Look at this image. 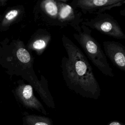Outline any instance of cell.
Listing matches in <instances>:
<instances>
[{"instance_id":"cell-1","label":"cell","mask_w":125,"mask_h":125,"mask_svg":"<svg viewBox=\"0 0 125 125\" xmlns=\"http://www.w3.org/2000/svg\"><path fill=\"white\" fill-rule=\"evenodd\" d=\"M62 43L67 57L61 60L63 79L67 87L83 98L98 99L101 90L87 58L68 37L63 35Z\"/></svg>"},{"instance_id":"cell-2","label":"cell","mask_w":125,"mask_h":125,"mask_svg":"<svg viewBox=\"0 0 125 125\" xmlns=\"http://www.w3.org/2000/svg\"><path fill=\"white\" fill-rule=\"evenodd\" d=\"M80 32L73 34V37L81 46L91 62L104 75L113 77L114 75L106 57L99 43L92 36V30L83 25Z\"/></svg>"},{"instance_id":"cell-3","label":"cell","mask_w":125,"mask_h":125,"mask_svg":"<svg viewBox=\"0 0 125 125\" xmlns=\"http://www.w3.org/2000/svg\"><path fill=\"white\" fill-rule=\"evenodd\" d=\"M81 25L115 39H125V34L118 21L107 13H103L92 19L83 20Z\"/></svg>"},{"instance_id":"cell-4","label":"cell","mask_w":125,"mask_h":125,"mask_svg":"<svg viewBox=\"0 0 125 125\" xmlns=\"http://www.w3.org/2000/svg\"><path fill=\"white\" fill-rule=\"evenodd\" d=\"M57 0H41L33 8V17L36 24L47 27H60L58 21Z\"/></svg>"},{"instance_id":"cell-5","label":"cell","mask_w":125,"mask_h":125,"mask_svg":"<svg viewBox=\"0 0 125 125\" xmlns=\"http://www.w3.org/2000/svg\"><path fill=\"white\" fill-rule=\"evenodd\" d=\"M125 0H73L69 4L82 13L98 15L123 5Z\"/></svg>"},{"instance_id":"cell-6","label":"cell","mask_w":125,"mask_h":125,"mask_svg":"<svg viewBox=\"0 0 125 125\" xmlns=\"http://www.w3.org/2000/svg\"><path fill=\"white\" fill-rule=\"evenodd\" d=\"M17 83L12 90L17 100L26 108L36 110L46 115L47 112L43 105L34 94L33 87L21 80L18 81Z\"/></svg>"},{"instance_id":"cell-7","label":"cell","mask_w":125,"mask_h":125,"mask_svg":"<svg viewBox=\"0 0 125 125\" xmlns=\"http://www.w3.org/2000/svg\"><path fill=\"white\" fill-rule=\"evenodd\" d=\"M59 7L58 21L61 28L70 25L78 33L81 30V25L83 21L82 13L67 3V0H57Z\"/></svg>"},{"instance_id":"cell-8","label":"cell","mask_w":125,"mask_h":125,"mask_svg":"<svg viewBox=\"0 0 125 125\" xmlns=\"http://www.w3.org/2000/svg\"><path fill=\"white\" fill-rule=\"evenodd\" d=\"M103 47L106 56L112 63L120 70L125 71V48L116 41H105Z\"/></svg>"},{"instance_id":"cell-9","label":"cell","mask_w":125,"mask_h":125,"mask_svg":"<svg viewBox=\"0 0 125 125\" xmlns=\"http://www.w3.org/2000/svg\"><path fill=\"white\" fill-rule=\"evenodd\" d=\"M52 40L51 34L45 29L37 30L27 42L26 48L30 52H34L41 56L47 48Z\"/></svg>"},{"instance_id":"cell-10","label":"cell","mask_w":125,"mask_h":125,"mask_svg":"<svg viewBox=\"0 0 125 125\" xmlns=\"http://www.w3.org/2000/svg\"><path fill=\"white\" fill-rule=\"evenodd\" d=\"M25 14V8L22 5L8 7L0 21V31H6L13 24L20 21Z\"/></svg>"},{"instance_id":"cell-11","label":"cell","mask_w":125,"mask_h":125,"mask_svg":"<svg viewBox=\"0 0 125 125\" xmlns=\"http://www.w3.org/2000/svg\"><path fill=\"white\" fill-rule=\"evenodd\" d=\"M25 125H52L51 120L44 116L36 115H26L23 118Z\"/></svg>"},{"instance_id":"cell-12","label":"cell","mask_w":125,"mask_h":125,"mask_svg":"<svg viewBox=\"0 0 125 125\" xmlns=\"http://www.w3.org/2000/svg\"><path fill=\"white\" fill-rule=\"evenodd\" d=\"M8 0H0V6H4L7 4Z\"/></svg>"},{"instance_id":"cell-13","label":"cell","mask_w":125,"mask_h":125,"mask_svg":"<svg viewBox=\"0 0 125 125\" xmlns=\"http://www.w3.org/2000/svg\"><path fill=\"white\" fill-rule=\"evenodd\" d=\"M108 125H123L121 123L117 121H113L111 122Z\"/></svg>"},{"instance_id":"cell-14","label":"cell","mask_w":125,"mask_h":125,"mask_svg":"<svg viewBox=\"0 0 125 125\" xmlns=\"http://www.w3.org/2000/svg\"><path fill=\"white\" fill-rule=\"evenodd\" d=\"M1 16H2V15H1L0 14V20H1Z\"/></svg>"}]
</instances>
